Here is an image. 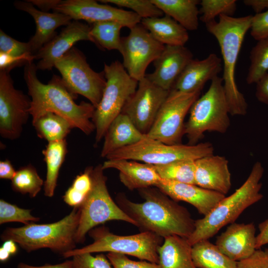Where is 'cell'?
Wrapping results in <instances>:
<instances>
[{
	"label": "cell",
	"mask_w": 268,
	"mask_h": 268,
	"mask_svg": "<svg viewBox=\"0 0 268 268\" xmlns=\"http://www.w3.org/2000/svg\"><path fill=\"white\" fill-rule=\"evenodd\" d=\"M144 201L129 200L119 194L117 204L135 223L141 232H150L164 239L177 235L188 239L195 229V220L188 209L158 188L139 190Z\"/></svg>",
	"instance_id": "6da1fadb"
},
{
	"label": "cell",
	"mask_w": 268,
	"mask_h": 268,
	"mask_svg": "<svg viewBox=\"0 0 268 268\" xmlns=\"http://www.w3.org/2000/svg\"><path fill=\"white\" fill-rule=\"evenodd\" d=\"M36 66L32 62L25 65L24 78L31 97L30 114L32 122L47 112L56 114L66 120L73 128H77L87 135L95 130L92 121L95 108L90 103L77 104L61 78L54 75L48 84L38 78Z\"/></svg>",
	"instance_id": "7a4b0ae2"
},
{
	"label": "cell",
	"mask_w": 268,
	"mask_h": 268,
	"mask_svg": "<svg viewBox=\"0 0 268 268\" xmlns=\"http://www.w3.org/2000/svg\"><path fill=\"white\" fill-rule=\"evenodd\" d=\"M253 15L234 17L219 16L205 23L208 32L217 40L222 55L223 65L222 79L230 115L244 116L247 114L248 104L243 94L239 90L235 80V67L244 37L251 28Z\"/></svg>",
	"instance_id": "3957f363"
},
{
	"label": "cell",
	"mask_w": 268,
	"mask_h": 268,
	"mask_svg": "<svg viewBox=\"0 0 268 268\" xmlns=\"http://www.w3.org/2000/svg\"><path fill=\"white\" fill-rule=\"evenodd\" d=\"M264 172L262 163L257 161L243 184L230 196L223 198L203 218L195 220V229L187 239L191 245L208 240L225 225L234 223L247 207L263 198L260 183Z\"/></svg>",
	"instance_id": "277c9868"
},
{
	"label": "cell",
	"mask_w": 268,
	"mask_h": 268,
	"mask_svg": "<svg viewBox=\"0 0 268 268\" xmlns=\"http://www.w3.org/2000/svg\"><path fill=\"white\" fill-rule=\"evenodd\" d=\"M79 218V209L73 208L68 215L54 223L33 222L21 227L7 228L0 238L3 241H14L27 252L49 248L63 255L75 248Z\"/></svg>",
	"instance_id": "5b68a950"
},
{
	"label": "cell",
	"mask_w": 268,
	"mask_h": 268,
	"mask_svg": "<svg viewBox=\"0 0 268 268\" xmlns=\"http://www.w3.org/2000/svg\"><path fill=\"white\" fill-rule=\"evenodd\" d=\"M229 114L223 80L217 75L211 80L207 91L195 101L190 110L184 129L188 144H198L205 132L225 133L230 125Z\"/></svg>",
	"instance_id": "8992f818"
},
{
	"label": "cell",
	"mask_w": 268,
	"mask_h": 268,
	"mask_svg": "<svg viewBox=\"0 0 268 268\" xmlns=\"http://www.w3.org/2000/svg\"><path fill=\"white\" fill-rule=\"evenodd\" d=\"M93 242L63 255L65 258L83 253L108 252L128 255L141 260L159 264L158 249L163 238L150 232H141L128 236L114 234L104 227L93 228L88 232Z\"/></svg>",
	"instance_id": "52a82bcc"
},
{
	"label": "cell",
	"mask_w": 268,
	"mask_h": 268,
	"mask_svg": "<svg viewBox=\"0 0 268 268\" xmlns=\"http://www.w3.org/2000/svg\"><path fill=\"white\" fill-rule=\"evenodd\" d=\"M106 83L92 121L95 126V142L103 138L112 122L120 114L136 91L138 81L133 78L119 61L104 64Z\"/></svg>",
	"instance_id": "ba28073f"
},
{
	"label": "cell",
	"mask_w": 268,
	"mask_h": 268,
	"mask_svg": "<svg viewBox=\"0 0 268 268\" xmlns=\"http://www.w3.org/2000/svg\"><path fill=\"white\" fill-rule=\"evenodd\" d=\"M102 165L92 167L91 189L82 205L75 241L83 243L85 236L95 226L110 220H121L135 226V222L116 203L107 187V177Z\"/></svg>",
	"instance_id": "9c48e42d"
},
{
	"label": "cell",
	"mask_w": 268,
	"mask_h": 268,
	"mask_svg": "<svg viewBox=\"0 0 268 268\" xmlns=\"http://www.w3.org/2000/svg\"><path fill=\"white\" fill-rule=\"evenodd\" d=\"M214 148L209 142L196 145H169L150 138L145 134L138 142L117 150L105 158L142 161L157 165L182 160H196L213 154Z\"/></svg>",
	"instance_id": "30bf717a"
},
{
	"label": "cell",
	"mask_w": 268,
	"mask_h": 268,
	"mask_svg": "<svg viewBox=\"0 0 268 268\" xmlns=\"http://www.w3.org/2000/svg\"><path fill=\"white\" fill-rule=\"evenodd\" d=\"M54 67L60 72L62 82L71 94L83 96L97 107L106 83L103 71L93 70L82 53L73 47L55 62Z\"/></svg>",
	"instance_id": "8fae6325"
},
{
	"label": "cell",
	"mask_w": 268,
	"mask_h": 268,
	"mask_svg": "<svg viewBox=\"0 0 268 268\" xmlns=\"http://www.w3.org/2000/svg\"><path fill=\"white\" fill-rule=\"evenodd\" d=\"M46 11L50 9L66 14L74 20H83L90 23L116 21L130 29L139 24L141 18L131 10H126L94 0H29Z\"/></svg>",
	"instance_id": "7c38bea8"
},
{
	"label": "cell",
	"mask_w": 268,
	"mask_h": 268,
	"mask_svg": "<svg viewBox=\"0 0 268 268\" xmlns=\"http://www.w3.org/2000/svg\"><path fill=\"white\" fill-rule=\"evenodd\" d=\"M201 92L183 93L171 89L145 135L167 144H181L185 118Z\"/></svg>",
	"instance_id": "4fadbf2b"
},
{
	"label": "cell",
	"mask_w": 268,
	"mask_h": 268,
	"mask_svg": "<svg viewBox=\"0 0 268 268\" xmlns=\"http://www.w3.org/2000/svg\"><path fill=\"white\" fill-rule=\"evenodd\" d=\"M130 29L129 35L122 37L119 51L129 74L139 81L145 77L147 67L160 55L165 45L155 39L141 24Z\"/></svg>",
	"instance_id": "5bb4252c"
},
{
	"label": "cell",
	"mask_w": 268,
	"mask_h": 268,
	"mask_svg": "<svg viewBox=\"0 0 268 268\" xmlns=\"http://www.w3.org/2000/svg\"><path fill=\"white\" fill-rule=\"evenodd\" d=\"M9 73L0 70V134L14 140L20 137L30 115L31 100L14 87Z\"/></svg>",
	"instance_id": "9a60e30c"
},
{
	"label": "cell",
	"mask_w": 268,
	"mask_h": 268,
	"mask_svg": "<svg viewBox=\"0 0 268 268\" xmlns=\"http://www.w3.org/2000/svg\"><path fill=\"white\" fill-rule=\"evenodd\" d=\"M169 92L152 83L145 76L138 81L136 91L126 104L122 113L128 116L137 130L145 134L152 127Z\"/></svg>",
	"instance_id": "2e32d148"
},
{
	"label": "cell",
	"mask_w": 268,
	"mask_h": 268,
	"mask_svg": "<svg viewBox=\"0 0 268 268\" xmlns=\"http://www.w3.org/2000/svg\"><path fill=\"white\" fill-rule=\"evenodd\" d=\"M90 31L88 25L78 20L71 21L35 54V59L39 60L37 69L52 70L55 62L79 41H90L95 44Z\"/></svg>",
	"instance_id": "e0dca14e"
},
{
	"label": "cell",
	"mask_w": 268,
	"mask_h": 268,
	"mask_svg": "<svg viewBox=\"0 0 268 268\" xmlns=\"http://www.w3.org/2000/svg\"><path fill=\"white\" fill-rule=\"evenodd\" d=\"M193 59L192 53L185 46L165 45L160 55L153 62L154 71L145 77L157 86L170 91Z\"/></svg>",
	"instance_id": "ac0fdd59"
},
{
	"label": "cell",
	"mask_w": 268,
	"mask_h": 268,
	"mask_svg": "<svg viewBox=\"0 0 268 268\" xmlns=\"http://www.w3.org/2000/svg\"><path fill=\"white\" fill-rule=\"evenodd\" d=\"M156 187L175 201L190 203L203 216L208 214L225 197L222 194L195 184L163 179Z\"/></svg>",
	"instance_id": "d6986e66"
},
{
	"label": "cell",
	"mask_w": 268,
	"mask_h": 268,
	"mask_svg": "<svg viewBox=\"0 0 268 268\" xmlns=\"http://www.w3.org/2000/svg\"><path fill=\"white\" fill-rule=\"evenodd\" d=\"M256 230L253 223H232L217 237L215 245L231 260H244L257 250Z\"/></svg>",
	"instance_id": "ffe728a7"
},
{
	"label": "cell",
	"mask_w": 268,
	"mask_h": 268,
	"mask_svg": "<svg viewBox=\"0 0 268 268\" xmlns=\"http://www.w3.org/2000/svg\"><path fill=\"white\" fill-rule=\"evenodd\" d=\"M195 184L225 195L231 187L228 161L214 154L195 160Z\"/></svg>",
	"instance_id": "44dd1931"
},
{
	"label": "cell",
	"mask_w": 268,
	"mask_h": 268,
	"mask_svg": "<svg viewBox=\"0 0 268 268\" xmlns=\"http://www.w3.org/2000/svg\"><path fill=\"white\" fill-rule=\"evenodd\" d=\"M14 5L17 9L28 13L35 20L36 32L28 41L34 55L57 35V28L67 26L71 22L72 19L69 16L59 12L49 13L38 10L29 0L17 1Z\"/></svg>",
	"instance_id": "7402d4cb"
},
{
	"label": "cell",
	"mask_w": 268,
	"mask_h": 268,
	"mask_svg": "<svg viewBox=\"0 0 268 268\" xmlns=\"http://www.w3.org/2000/svg\"><path fill=\"white\" fill-rule=\"evenodd\" d=\"M222 69V60L211 53L206 58L193 59L176 81L172 89L183 93L201 91L205 83L218 75Z\"/></svg>",
	"instance_id": "603a6c76"
},
{
	"label": "cell",
	"mask_w": 268,
	"mask_h": 268,
	"mask_svg": "<svg viewBox=\"0 0 268 268\" xmlns=\"http://www.w3.org/2000/svg\"><path fill=\"white\" fill-rule=\"evenodd\" d=\"M102 165L104 170H118L121 182L130 190L156 187L162 180L153 165L145 163L132 160L109 159Z\"/></svg>",
	"instance_id": "cb8c5ba5"
},
{
	"label": "cell",
	"mask_w": 268,
	"mask_h": 268,
	"mask_svg": "<svg viewBox=\"0 0 268 268\" xmlns=\"http://www.w3.org/2000/svg\"><path fill=\"white\" fill-rule=\"evenodd\" d=\"M144 135L137 130L128 116L122 113L112 122L107 130L101 156L106 157L117 150L134 144Z\"/></svg>",
	"instance_id": "d4e9b609"
},
{
	"label": "cell",
	"mask_w": 268,
	"mask_h": 268,
	"mask_svg": "<svg viewBox=\"0 0 268 268\" xmlns=\"http://www.w3.org/2000/svg\"><path fill=\"white\" fill-rule=\"evenodd\" d=\"M187 239L177 235L167 237L158 249L161 268H198L192 255Z\"/></svg>",
	"instance_id": "484cf974"
},
{
	"label": "cell",
	"mask_w": 268,
	"mask_h": 268,
	"mask_svg": "<svg viewBox=\"0 0 268 268\" xmlns=\"http://www.w3.org/2000/svg\"><path fill=\"white\" fill-rule=\"evenodd\" d=\"M140 24L164 45L185 46L189 38L188 30L167 15L143 18Z\"/></svg>",
	"instance_id": "4316f807"
},
{
	"label": "cell",
	"mask_w": 268,
	"mask_h": 268,
	"mask_svg": "<svg viewBox=\"0 0 268 268\" xmlns=\"http://www.w3.org/2000/svg\"><path fill=\"white\" fill-rule=\"evenodd\" d=\"M164 13L187 30H196L199 25L198 0H151Z\"/></svg>",
	"instance_id": "83f0119b"
},
{
	"label": "cell",
	"mask_w": 268,
	"mask_h": 268,
	"mask_svg": "<svg viewBox=\"0 0 268 268\" xmlns=\"http://www.w3.org/2000/svg\"><path fill=\"white\" fill-rule=\"evenodd\" d=\"M42 153L47 166L44 195L51 198L54 195L59 171L67 153L66 139L48 142Z\"/></svg>",
	"instance_id": "f1b7e54d"
},
{
	"label": "cell",
	"mask_w": 268,
	"mask_h": 268,
	"mask_svg": "<svg viewBox=\"0 0 268 268\" xmlns=\"http://www.w3.org/2000/svg\"><path fill=\"white\" fill-rule=\"evenodd\" d=\"M193 262L198 268H237V262L224 254L208 240L195 243L192 247Z\"/></svg>",
	"instance_id": "f546056e"
},
{
	"label": "cell",
	"mask_w": 268,
	"mask_h": 268,
	"mask_svg": "<svg viewBox=\"0 0 268 268\" xmlns=\"http://www.w3.org/2000/svg\"><path fill=\"white\" fill-rule=\"evenodd\" d=\"M37 135L48 142L66 139L73 128L62 117L47 112L32 122Z\"/></svg>",
	"instance_id": "4dcf8cb0"
},
{
	"label": "cell",
	"mask_w": 268,
	"mask_h": 268,
	"mask_svg": "<svg viewBox=\"0 0 268 268\" xmlns=\"http://www.w3.org/2000/svg\"><path fill=\"white\" fill-rule=\"evenodd\" d=\"M124 26L116 21H100L92 24L90 34L95 45L108 50L119 51L121 37L120 31Z\"/></svg>",
	"instance_id": "1f68e13d"
},
{
	"label": "cell",
	"mask_w": 268,
	"mask_h": 268,
	"mask_svg": "<svg viewBox=\"0 0 268 268\" xmlns=\"http://www.w3.org/2000/svg\"><path fill=\"white\" fill-rule=\"evenodd\" d=\"M153 166L162 179L195 184V160H178L166 164Z\"/></svg>",
	"instance_id": "d6a6232c"
},
{
	"label": "cell",
	"mask_w": 268,
	"mask_h": 268,
	"mask_svg": "<svg viewBox=\"0 0 268 268\" xmlns=\"http://www.w3.org/2000/svg\"><path fill=\"white\" fill-rule=\"evenodd\" d=\"M43 185L44 182L31 164L20 167L11 180L13 191L23 195L28 194L31 198H35Z\"/></svg>",
	"instance_id": "836d02e7"
},
{
	"label": "cell",
	"mask_w": 268,
	"mask_h": 268,
	"mask_svg": "<svg viewBox=\"0 0 268 268\" xmlns=\"http://www.w3.org/2000/svg\"><path fill=\"white\" fill-rule=\"evenodd\" d=\"M250 65L246 77L248 84L256 83L268 71V37L258 41L250 53Z\"/></svg>",
	"instance_id": "e575fe53"
},
{
	"label": "cell",
	"mask_w": 268,
	"mask_h": 268,
	"mask_svg": "<svg viewBox=\"0 0 268 268\" xmlns=\"http://www.w3.org/2000/svg\"><path fill=\"white\" fill-rule=\"evenodd\" d=\"M92 167L86 168L83 173L76 176L71 186L66 192L63 199L68 205L78 208L83 203L91 189Z\"/></svg>",
	"instance_id": "d590c367"
},
{
	"label": "cell",
	"mask_w": 268,
	"mask_h": 268,
	"mask_svg": "<svg viewBox=\"0 0 268 268\" xmlns=\"http://www.w3.org/2000/svg\"><path fill=\"white\" fill-rule=\"evenodd\" d=\"M236 0H202L200 1L199 11L201 14L200 19L205 24L220 15L232 16L236 10Z\"/></svg>",
	"instance_id": "8d00e7d4"
},
{
	"label": "cell",
	"mask_w": 268,
	"mask_h": 268,
	"mask_svg": "<svg viewBox=\"0 0 268 268\" xmlns=\"http://www.w3.org/2000/svg\"><path fill=\"white\" fill-rule=\"evenodd\" d=\"M99 1L129 8L141 19L161 17L164 14L151 0H101Z\"/></svg>",
	"instance_id": "74e56055"
},
{
	"label": "cell",
	"mask_w": 268,
	"mask_h": 268,
	"mask_svg": "<svg viewBox=\"0 0 268 268\" xmlns=\"http://www.w3.org/2000/svg\"><path fill=\"white\" fill-rule=\"evenodd\" d=\"M31 212V209L21 208L3 200H0V224L18 222L27 225L39 221L40 218L33 216Z\"/></svg>",
	"instance_id": "f35d334b"
},
{
	"label": "cell",
	"mask_w": 268,
	"mask_h": 268,
	"mask_svg": "<svg viewBox=\"0 0 268 268\" xmlns=\"http://www.w3.org/2000/svg\"><path fill=\"white\" fill-rule=\"evenodd\" d=\"M0 52L19 57L35 59L29 43L17 41L0 30Z\"/></svg>",
	"instance_id": "ab89813d"
},
{
	"label": "cell",
	"mask_w": 268,
	"mask_h": 268,
	"mask_svg": "<svg viewBox=\"0 0 268 268\" xmlns=\"http://www.w3.org/2000/svg\"><path fill=\"white\" fill-rule=\"evenodd\" d=\"M72 258L73 268H111L112 265L103 254L93 256L91 253H83Z\"/></svg>",
	"instance_id": "60d3db41"
},
{
	"label": "cell",
	"mask_w": 268,
	"mask_h": 268,
	"mask_svg": "<svg viewBox=\"0 0 268 268\" xmlns=\"http://www.w3.org/2000/svg\"><path fill=\"white\" fill-rule=\"evenodd\" d=\"M106 256L114 268H161L158 264L133 261L122 254L109 252Z\"/></svg>",
	"instance_id": "b9f144b4"
},
{
	"label": "cell",
	"mask_w": 268,
	"mask_h": 268,
	"mask_svg": "<svg viewBox=\"0 0 268 268\" xmlns=\"http://www.w3.org/2000/svg\"><path fill=\"white\" fill-rule=\"evenodd\" d=\"M250 33L257 41L268 37V10L253 15Z\"/></svg>",
	"instance_id": "7bdbcfd3"
},
{
	"label": "cell",
	"mask_w": 268,
	"mask_h": 268,
	"mask_svg": "<svg viewBox=\"0 0 268 268\" xmlns=\"http://www.w3.org/2000/svg\"><path fill=\"white\" fill-rule=\"evenodd\" d=\"M237 268H268V253L257 249L248 258L237 262Z\"/></svg>",
	"instance_id": "ee69618b"
},
{
	"label": "cell",
	"mask_w": 268,
	"mask_h": 268,
	"mask_svg": "<svg viewBox=\"0 0 268 268\" xmlns=\"http://www.w3.org/2000/svg\"><path fill=\"white\" fill-rule=\"evenodd\" d=\"M33 59L13 56L0 52V70L10 71L14 67L32 62Z\"/></svg>",
	"instance_id": "f6af8a7d"
},
{
	"label": "cell",
	"mask_w": 268,
	"mask_h": 268,
	"mask_svg": "<svg viewBox=\"0 0 268 268\" xmlns=\"http://www.w3.org/2000/svg\"><path fill=\"white\" fill-rule=\"evenodd\" d=\"M255 95L260 102L268 105V72L257 82Z\"/></svg>",
	"instance_id": "bcb514c9"
},
{
	"label": "cell",
	"mask_w": 268,
	"mask_h": 268,
	"mask_svg": "<svg viewBox=\"0 0 268 268\" xmlns=\"http://www.w3.org/2000/svg\"><path fill=\"white\" fill-rule=\"evenodd\" d=\"M259 234L256 236V249L268 244V219L259 225Z\"/></svg>",
	"instance_id": "7dc6e473"
},
{
	"label": "cell",
	"mask_w": 268,
	"mask_h": 268,
	"mask_svg": "<svg viewBox=\"0 0 268 268\" xmlns=\"http://www.w3.org/2000/svg\"><path fill=\"white\" fill-rule=\"evenodd\" d=\"M16 171L10 161L8 159L0 161V178L12 180Z\"/></svg>",
	"instance_id": "c3c4849f"
},
{
	"label": "cell",
	"mask_w": 268,
	"mask_h": 268,
	"mask_svg": "<svg viewBox=\"0 0 268 268\" xmlns=\"http://www.w3.org/2000/svg\"><path fill=\"white\" fill-rule=\"evenodd\" d=\"M243 3L245 5L251 7L256 14L268 10V0H244Z\"/></svg>",
	"instance_id": "681fc988"
},
{
	"label": "cell",
	"mask_w": 268,
	"mask_h": 268,
	"mask_svg": "<svg viewBox=\"0 0 268 268\" xmlns=\"http://www.w3.org/2000/svg\"><path fill=\"white\" fill-rule=\"evenodd\" d=\"M17 268H73V262L72 260H67L59 264H46L42 266H33L20 263Z\"/></svg>",
	"instance_id": "f907efd6"
},
{
	"label": "cell",
	"mask_w": 268,
	"mask_h": 268,
	"mask_svg": "<svg viewBox=\"0 0 268 268\" xmlns=\"http://www.w3.org/2000/svg\"><path fill=\"white\" fill-rule=\"evenodd\" d=\"M16 243V242L11 240H6L4 241L1 247L10 254V255H12L15 254L17 251V247Z\"/></svg>",
	"instance_id": "816d5d0a"
},
{
	"label": "cell",
	"mask_w": 268,
	"mask_h": 268,
	"mask_svg": "<svg viewBox=\"0 0 268 268\" xmlns=\"http://www.w3.org/2000/svg\"><path fill=\"white\" fill-rule=\"evenodd\" d=\"M10 254L0 247V260L1 262L7 261L10 257Z\"/></svg>",
	"instance_id": "f5cc1de1"
},
{
	"label": "cell",
	"mask_w": 268,
	"mask_h": 268,
	"mask_svg": "<svg viewBox=\"0 0 268 268\" xmlns=\"http://www.w3.org/2000/svg\"><path fill=\"white\" fill-rule=\"evenodd\" d=\"M266 251L268 253V248H267Z\"/></svg>",
	"instance_id": "db71d44e"
}]
</instances>
